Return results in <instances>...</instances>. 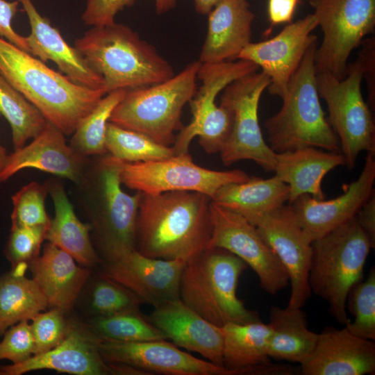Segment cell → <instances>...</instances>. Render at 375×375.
I'll return each instance as SVG.
<instances>
[{"label":"cell","mask_w":375,"mask_h":375,"mask_svg":"<svg viewBox=\"0 0 375 375\" xmlns=\"http://www.w3.org/2000/svg\"><path fill=\"white\" fill-rule=\"evenodd\" d=\"M121 160L108 153L90 161L81 188L95 240L105 259L135 249V231L142 192L122 188Z\"/></svg>","instance_id":"cell-4"},{"label":"cell","mask_w":375,"mask_h":375,"mask_svg":"<svg viewBox=\"0 0 375 375\" xmlns=\"http://www.w3.org/2000/svg\"><path fill=\"white\" fill-rule=\"evenodd\" d=\"M126 90H117L104 95L80 122L72 135L69 143L76 152L88 158L107 153L105 145L106 126Z\"/></svg>","instance_id":"cell-34"},{"label":"cell","mask_w":375,"mask_h":375,"mask_svg":"<svg viewBox=\"0 0 375 375\" xmlns=\"http://www.w3.org/2000/svg\"><path fill=\"white\" fill-rule=\"evenodd\" d=\"M223 365L234 375H290L288 365L273 364L267 353L272 329L261 321L246 324L228 323L221 327Z\"/></svg>","instance_id":"cell-25"},{"label":"cell","mask_w":375,"mask_h":375,"mask_svg":"<svg viewBox=\"0 0 375 375\" xmlns=\"http://www.w3.org/2000/svg\"><path fill=\"white\" fill-rule=\"evenodd\" d=\"M107 153L127 162H147L170 158L172 147L162 145L147 135L108 122L106 131Z\"/></svg>","instance_id":"cell-35"},{"label":"cell","mask_w":375,"mask_h":375,"mask_svg":"<svg viewBox=\"0 0 375 375\" xmlns=\"http://www.w3.org/2000/svg\"><path fill=\"white\" fill-rule=\"evenodd\" d=\"M375 373V343L345 326L325 328L308 359L300 365L303 375H365Z\"/></svg>","instance_id":"cell-23"},{"label":"cell","mask_w":375,"mask_h":375,"mask_svg":"<svg viewBox=\"0 0 375 375\" xmlns=\"http://www.w3.org/2000/svg\"><path fill=\"white\" fill-rule=\"evenodd\" d=\"M17 1L22 6L30 24L31 32L26 37L29 53L44 62H53L60 72L74 83L103 91L101 76L88 65L75 47L67 44L59 30L41 15L32 0Z\"/></svg>","instance_id":"cell-24"},{"label":"cell","mask_w":375,"mask_h":375,"mask_svg":"<svg viewBox=\"0 0 375 375\" xmlns=\"http://www.w3.org/2000/svg\"><path fill=\"white\" fill-rule=\"evenodd\" d=\"M346 306L353 316L344 326L353 335L375 340V268L372 267L367 278L360 281L349 291Z\"/></svg>","instance_id":"cell-37"},{"label":"cell","mask_w":375,"mask_h":375,"mask_svg":"<svg viewBox=\"0 0 375 375\" xmlns=\"http://www.w3.org/2000/svg\"><path fill=\"white\" fill-rule=\"evenodd\" d=\"M89 329L103 340L142 342L166 340L165 336L140 311L97 316Z\"/></svg>","instance_id":"cell-36"},{"label":"cell","mask_w":375,"mask_h":375,"mask_svg":"<svg viewBox=\"0 0 375 375\" xmlns=\"http://www.w3.org/2000/svg\"><path fill=\"white\" fill-rule=\"evenodd\" d=\"M183 260H163L146 256L132 249L106 259L102 275L122 285L142 303L153 307L180 299Z\"/></svg>","instance_id":"cell-17"},{"label":"cell","mask_w":375,"mask_h":375,"mask_svg":"<svg viewBox=\"0 0 375 375\" xmlns=\"http://www.w3.org/2000/svg\"><path fill=\"white\" fill-rule=\"evenodd\" d=\"M201 64L199 60L192 62L166 81L126 90L109 122L144 133L162 145H173L174 131L183 127V108L197 92Z\"/></svg>","instance_id":"cell-8"},{"label":"cell","mask_w":375,"mask_h":375,"mask_svg":"<svg viewBox=\"0 0 375 375\" xmlns=\"http://www.w3.org/2000/svg\"><path fill=\"white\" fill-rule=\"evenodd\" d=\"M274 250L285 267L291 285L288 306L302 308L311 294L308 274L312 242L284 205L251 222Z\"/></svg>","instance_id":"cell-15"},{"label":"cell","mask_w":375,"mask_h":375,"mask_svg":"<svg viewBox=\"0 0 375 375\" xmlns=\"http://www.w3.org/2000/svg\"><path fill=\"white\" fill-rule=\"evenodd\" d=\"M308 274L311 292L328 305V312L340 324L348 318L346 303L354 285L362 281L371 249L370 240L355 217L314 240Z\"/></svg>","instance_id":"cell-7"},{"label":"cell","mask_w":375,"mask_h":375,"mask_svg":"<svg viewBox=\"0 0 375 375\" xmlns=\"http://www.w3.org/2000/svg\"><path fill=\"white\" fill-rule=\"evenodd\" d=\"M357 222L375 247V192L362 206L356 215Z\"/></svg>","instance_id":"cell-47"},{"label":"cell","mask_w":375,"mask_h":375,"mask_svg":"<svg viewBox=\"0 0 375 375\" xmlns=\"http://www.w3.org/2000/svg\"><path fill=\"white\" fill-rule=\"evenodd\" d=\"M74 47L101 76L106 94L154 85L174 75L156 48L124 24L93 26L75 40Z\"/></svg>","instance_id":"cell-3"},{"label":"cell","mask_w":375,"mask_h":375,"mask_svg":"<svg viewBox=\"0 0 375 375\" xmlns=\"http://www.w3.org/2000/svg\"><path fill=\"white\" fill-rule=\"evenodd\" d=\"M269 324L272 329L267 347L269 358L300 365L308 359L319 333L308 328L301 308L272 306Z\"/></svg>","instance_id":"cell-31"},{"label":"cell","mask_w":375,"mask_h":375,"mask_svg":"<svg viewBox=\"0 0 375 375\" xmlns=\"http://www.w3.org/2000/svg\"><path fill=\"white\" fill-rule=\"evenodd\" d=\"M299 0H269L267 12L272 26L290 23Z\"/></svg>","instance_id":"cell-46"},{"label":"cell","mask_w":375,"mask_h":375,"mask_svg":"<svg viewBox=\"0 0 375 375\" xmlns=\"http://www.w3.org/2000/svg\"><path fill=\"white\" fill-rule=\"evenodd\" d=\"M62 310L39 312L32 319L31 328L34 339V355L47 352L58 346L65 338L69 323Z\"/></svg>","instance_id":"cell-41"},{"label":"cell","mask_w":375,"mask_h":375,"mask_svg":"<svg viewBox=\"0 0 375 375\" xmlns=\"http://www.w3.org/2000/svg\"><path fill=\"white\" fill-rule=\"evenodd\" d=\"M375 154L367 153L358 178L336 198L319 200L303 194L288 203L296 220L312 242L353 219L374 192Z\"/></svg>","instance_id":"cell-19"},{"label":"cell","mask_w":375,"mask_h":375,"mask_svg":"<svg viewBox=\"0 0 375 375\" xmlns=\"http://www.w3.org/2000/svg\"><path fill=\"white\" fill-rule=\"evenodd\" d=\"M55 210L46 240L72 256L79 264L92 267L99 262L92 243L90 224L79 220L61 181L51 179L47 182Z\"/></svg>","instance_id":"cell-29"},{"label":"cell","mask_w":375,"mask_h":375,"mask_svg":"<svg viewBox=\"0 0 375 375\" xmlns=\"http://www.w3.org/2000/svg\"><path fill=\"white\" fill-rule=\"evenodd\" d=\"M0 74L65 135H72L106 95L74 83L1 37Z\"/></svg>","instance_id":"cell-2"},{"label":"cell","mask_w":375,"mask_h":375,"mask_svg":"<svg viewBox=\"0 0 375 375\" xmlns=\"http://www.w3.org/2000/svg\"><path fill=\"white\" fill-rule=\"evenodd\" d=\"M318 26L314 14L286 25L274 38L245 47L238 59L257 65L269 77V94L281 99L287 93L288 85L299 67L308 49L317 41L311 34Z\"/></svg>","instance_id":"cell-16"},{"label":"cell","mask_w":375,"mask_h":375,"mask_svg":"<svg viewBox=\"0 0 375 375\" xmlns=\"http://www.w3.org/2000/svg\"><path fill=\"white\" fill-rule=\"evenodd\" d=\"M122 185L144 194L194 191L211 199L222 186L247 181L250 176L239 169L215 171L199 166L189 153L147 162H120Z\"/></svg>","instance_id":"cell-13"},{"label":"cell","mask_w":375,"mask_h":375,"mask_svg":"<svg viewBox=\"0 0 375 375\" xmlns=\"http://www.w3.org/2000/svg\"><path fill=\"white\" fill-rule=\"evenodd\" d=\"M34 354V339L28 320L21 321L6 330L0 342V360L12 364L23 362Z\"/></svg>","instance_id":"cell-42"},{"label":"cell","mask_w":375,"mask_h":375,"mask_svg":"<svg viewBox=\"0 0 375 375\" xmlns=\"http://www.w3.org/2000/svg\"><path fill=\"white\" fill-rule=\"evenodd\" d=\"M248 265L221 248L206 249L184 267L180 299L212 324H246L261 321L237 296L240 277Z\"/></svg>","instance_id":"cell-5"},{"label":"cell","mask_w":375,"mask_h":375,"mask_svg":"<svg viewBox=\"0 0 375 375\" xmlns=\"http://www.w3.org/2000/svg\"><path fill=\"white\" fill-rule=\"evenodd\" d=\"M289 197L288 185L276 176L267 179L250 176L244 182L220 187L211 200L251 222L284 206Z\"/></svg>","instance_id":"cell-30"},{"label":"cell","mask_w":375,"mask_h":375,"mask_svg":"<svg viewBox=\"0 0 375 375\" xmlns=\"http://www.w3.org/2000/svg\"><path fill=\"white\" fill-rule=\"evenodd\" d=\"M211 201L194 191L142 193L135 249L154 258L186 262L194 258L208 246Z\"/></svg>","instance_id":"cell-1"},{"label":"cell","mask_w":375,"mask_h":375,"mask_svg":"<svg viewBox=\"0 0 375 375\" xmlns=\"http://www.w3.org/2000/svg\"><path fill=\"white\" fill-rule=\"evenodd\" d=\"M269 83L267 75L256 72L235 80L223 90L219 105L232 115L231 131L220 152L225 165L250 160L265 172H274L276 153L265 141L258 116L261 95Z\"/></svg>","instance_id":"cell-12"},{"label":"cell","mask_w":375,"mask_h":375,"mask_svg":"<svg viewBox=\"0 0 375 375\" xmlns=\"http://www.w3.org/2000/svg\"><path fill=\"white\" fill-rule=\"evenodd\" d=\"M28 264H19L0 276V335L12 325L45 310L48 301L33 279L24 276Z\"/></svg>","instance_id":"cell-32"},{"label":"cell","mask_w":375,"mask_h":375,"mask_svg":"<svg viewBox=\"0 0 375 375\" xmlns=\"http://www.w3.org/2000/svg\"><path fill=\"white\" fill-rule=\"evenodd\" d=\"M211 236L207 249L235 255L256 274L260 288L274 295L289 284L286 270L256 226L243 216L210 203Z\"/></svg>","instance_id":"cell-14"},{"label":"cell","mask_w":375,"mask_h":375,"mask_svg":"<svg viewBox=\"0 0 375 375\" xmlns=\"http://www.w3.org/2000/svg\"><path fill=\"white\" fill-rule=\"evenodd\" d=\"M140 299L119 283L101 274L90 295V307L97 316L140 311Z\"/></svg>","instance_id":"cell-39"},{"label":"cell","mask_w":375,"mask_h":375,"mask_svg":"<svg viewBox=\"0 0 375 375\" xmlns=\"http://www.w3.org/2000/svg\"><path fill=\"white\" fill-rule=\"evenodd\" d=\"M222 0H194L196 11L201 15H208Z\"/></svg>","instance_id":"cell-48"},{"label":"cell","mask_w":375,"mask_h":375,"mask_svg":"<svg viewBox=\"0 0 375 375\" xmlns=\"http://www.w3.org/2000/svg\"><path fill=\"white\" fill-rule=\"evenodd\" d=\"M0 375H1V372H0Z\"/></svg>","instance_id":"cell-51"},{"label":"cell","mask_w":375,"mask_h":375,"mask_svg":"<svg viewBox=\"0 0 375 375\" xmlns=\"http://www.w3.org/2000/svg\"><path fill=\"white\" fill-rule=\"evenodd\" d=\"M49 194L47 183L32 181L22 187L11 198L12 226H49L51 219L45 208Z\"/></svg>","instance_id":"cell-38"},{"label":"cell","mask_w":375,"mask_h":375,"mask_svg":"<svg viewBox=\"0 0 375 375\" xmlns=\"http://www.w3.org/2000/svg\"><path fill=\"white\" fill-rule=\"evenodd\" d=\"M76 262L69 253L48 242L42 256L29 263L33 279L49 306L62 312L73 307L90 276L89 270L79 267Z\"/></svg>","instance_id":"cell-27"},{"label":"cell","mask_w":375,"mask_h":375,"mask_svg":"<svg viewBox=\"0 0 375 375\" xmlns=\"http://www.w3.org/2000/svg\"><path fill=\"white\" fill-rule=\"evenodd\" d=\"M208 31L199 61L215 63L238 59L251 42L254 13L247 0H222L208 14Z\"/></svg>","instance_id":"cell-26"},{"label":"cell","mask_w":375,"mask_h":375,"mask_svg":"<svg viewBox=\"0 0 375 375\" xmlns=\"http://www.w3.org/2000/svg\"><path fill=\"white\" fill-rule=\"evenodd\" d=\"M147 319L166 340L224 367L221 327L203 318L181 299L155 306Z\"/></svg>","instance_id":"cell-22"},{"label":"cell","mask_w":375,"mask_h":375,"mask_svg":"<svg viewBox=\"0 0 375 375\" xmlns=\"http://www.w3.org/2000/svg\"><path fill=\"white\" fill-rule=\"evenodd\" d=\"M19 3L17 0H0V37L29 52L26 37L17 33L12 26V20L17 12Z\"/></svg>","instance_id":"cell-45"},{"label":"cell","mask_w":375,"mask_h":375,"mask_svg":"<svg viewBox=\"0 0 375 375\" xmlns=\"http://www.w3.org/2000/svg\"><path fill=\"white\" fill-rule=\"evenodd\" d=\"M98 338L88 328L69 324L64 340L53 349L16 364L0 367L1 375H22L39 369H53L76 375L111 374L108 362L98 348Z\"/></svg>","instance_id":"cell-21"},{"label":"cell","mask_w":375,"mask_h":375,"mask_svg":"<svg viewBox=\"0 0 375 375\" xmlns=\"http://www.w3.org/2000/svg\"><path fill=\"white\" fill-rule=\"evenodd\" d=\"M308 49L293 74L279 111L264 126L275 153L316 147L341 153L338 138L325 118L317 87L315 51Z\"/></svg>","instance_id":"cell-6"},{"label":"cell","mask_w":375,"mask_h":375,"mask_svg":"<svg viewBox=\"0 0 375 375\" xmlns=\"http://www.w3.org/2000/svg\"><path fill=\"white\" fill-rule=\"evenodd\" d=\"M49 226H11L6 255L12 267L19 264L30 263L40 256V247L46 240Z\"/></svg>","instance_id":"cell-40"},{"label":"cell","mask_w":375,"mask_h":375,"mask_svg":"<svg viewBox=\"0 0 375 375\" xmlns=\"http://www.w3.org/2000/svg\"><path fill=\"white\" fill-rule=\"evenodd\" d=\"M0 113L10 126L14 150L37 136L47 124L40 110L1 74Z\"/></svg>","instance_id":"cell-33"},{"label":"cell","mask_w":375,"mask_h":375,"mask_svg":"<svg viewBox=\"0 0 375 375\" xmlns=\"http://www.w3.org/2000/svg\"><path fill=\"white\" fill-rule=\"evenodd\" d=\"M137 0H87L81 16L83 23L90 26H102L115 22V17L124 8Z\"/></svg>","instance_id":"cell-43"},{"label":"cell","mask_w":375,"mask_h":375,"mask_svg":"<svg viewBox=\"0 0 375 375\" xmlns=\"http://www.w3.org/2000/svg\"><path fill=\"white\" fill-rule=\"evenodd\" d=\"M362 79L358 59L348 65L347 75L341 80L328 72H316L319 96L326 104L329 124L349 169L355 167L360 152L375 154V124L372 110L362 94Z\"/></svg>","instance_id":"cell-10"},{"label":"cell","mask_w":375,"mask_h":375,"mask_svg":"<svg viewBox=\"0 0 375 375\" xmlns=\"http://www.w3.org/2000/svg\"><path fill=\"white\" fill-rule=\"evenodd\" d=\"M258 69L253 62L242 59L201 64L197 78L201 85L189 101L192 119L175 137L172 147L174 155L189 153L190 144L196 136L206 153L221 152L231 131L232 115L228 109L217 106L215 99L228 84Z\"/></svg>","instance_id":"cell-9"},{"label":"cell","mask_w":375,"mask_h":375,"mask_svg":"<svg viewBox=\"0 0 375 375\" xmlns=\"http://www.w3.org/2000/svg\"><path fill=\"white\" fill-rule=\"evenodd\" d=\"M358 53V60L362 69L363 78H365L368 92L367 104L372 110L375 108V40L374 38H365Z\"/></svg>","instance_id":"cell-44"},{"label":"cell","mask_w":375,"mask_h":375,"mask_svg":"<svg viewBox=\"0 0 375 375\" xmlns=\"http://www.w3.org/2000/svg\"><path fill=\"white\" fill-rule=\"evenodd\" d=\"M65 136L60 129L47 122L30 143L8 155L0 174V183L24 169L33 168L79 185L90 160L68 144Z\"/></svg>","instance_id":"cell-20"},{"label":"cell","mask_w":375,"mask_h":375,"mask_svg":"<svg viewBox=\"0 0 375 375\" xmlns=\"http://www.w3.org/2000/svg\"><path fill=\"white\" fill-rule=\"evenodd\" d=\"M97 344L106 362L126 364L149 375H234L231 370L194 357L166 340L119 342L98 338Z\"/></svg>","instance_id":"cell-18"},{"label":"cell","mask_w":375,"mask_h":375,"mask_svg":"<svg viewBox=\"0 0 375 375\" xmlns=\"http://www.w3.org/2000/svg\"><path fill=\"white\" fill-rule=\"evenodd\" d=\"M344 165L342 153L310 147L276 153L274 172L288 185L290 203L303 194L324 199L323 178L333 169Z\"/></svg>","instance_id":"cell-28"},{"label":"cell","mask_w":375,"mask_h":375,"mask_svg":"<svg viewBox=\"0 0 375 375\" xmlns=\"http://www.w3.org/2000/svg\"><path fill=\"white\" fill-rule=\"evenodd\" d=\"M8 153L5 147H3L0 142V174L6 164L8 157Z\"/></svg>","instance_id":"cell-50"},{"label":"cell","mask_w":375,"mask_h":375,"mask_svg":"<svg viewBox=\"0 0 375 375\" xmlns=\"http://www.w3.org/2000/svg\"><path fill=\"white\" fill-rule=\"evenodd\" d=\"M322 42L315 51L316 72L339 80L347 73L348 58L365 37L374 32L375 0H309Z\"/></svg>","instance_id":"cell-11"},{"label":"cell","mask_w":375,"mask_h":375,"mask_svg":"<svg viewBox=\"0 0 375 375\" xmlns=\"http://www.w3.org/2000/svg\"><path fill=\"white\" fill-rule=\"evenodd\" d=\"M158 15L167 12L175 8L177 0H153Z\"/></svg>","instance_id":"cell-49"}]
</instances>
